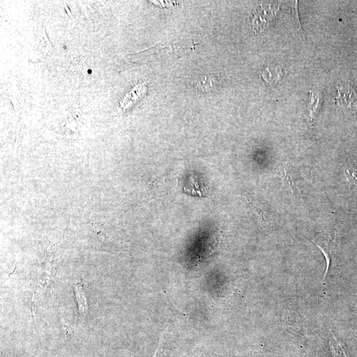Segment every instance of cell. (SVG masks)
<instances>
[{
    "instance_id": "obj_6",
    "label": "cell",
    "mask_w": 357,
    "mask_h": 357,
    "mask_svg": "<svg viewBox=\"0 0 357 357\" xmlns=\"http://www.w3.org/2000/svg\"><path fill=\"white\" fill-rule=\"evenodd\" d=\"M72 287L74 290L73 291L76 298L79 312L81 315H85L88 312V304L83 285L79 283H72Z\"/></svg>"
},
{
    "instance_id": "obj_8",
    "label": "cell",
    "mask_w": 357,
    "mask_h": 357,
    "mask_svg": "<svg viewBox=\"0 0 357 357\" xmlns=\"http://www.w3.org/2000/svg\"><path fill=\"white\" fill-rule=\"evenodd\" d=\"M344 175L350 186L357 187V170L351 162L347 161L344 165Z\"/></svg>"
},
{
    "instance_id": "obj_4",
    "label": "cell",
    "mask_w": 357,
    "mask_h": 357,
    "mask_svg": "<svg viewBox=\"0 0 357 357\" xmlns=\"http://www.w3.org/2000/svg\"><path fill=\"white\" fill-rule=\"evenodd\" d=\"M269 10L264 9V8H261L260 9L256 10L254 13L253 20H252V25H253V30L255 32H259L270 23V20L269 18L273 17V14L269 15Z\"/></svg>"
},
{
    "instance_id": "obj_2",
    "label": "cell",
    "mask_w": 357,
    "mask_h": 357,
    "mask_svg": "<svg viewBox=\"0 0 357 357\" xmlns=\"http://www.w3.org/2000/svg\"><path fill=\"white\" fill-rule=\"evenodd\" d=\"M279 167L285 184L287 185L293 194H297L298 191H300L298 189L297 174L296 173L293 165L285 161L281 163Z\"/></svg>"
},
{
    "instance_id": "obj_5",
    "label": "cell",
    "mask_w": 357,
    "mask_h": 357,
    "mask_svg": "<svg viewBox=\"0 0 357 357\" xmlns=\"http://www.w3.org/2000/svg\"><path fill=\"white\" fill-rule=\"evenodd\" d=\"M322 94L318 90L311 92L310 93L309 100L308 103V109L309 111V116L311 121L318 114L319 110L321 109V104H322Z\"/></svg>"
},
{
    "instance_id": "obj_7",
    "label": "cell",
    "mask_w": 357,
    "mask_h": 357,
    "mask_svg": "<svg viewBox=\"0 0 357 357\" xmlns=\"http://www.w3.org/2000/svg\"><path fill=\"white\" fill-rule=\"evenodd\" d=\"M329 348L333 357H347L343 344L336 339L333 333L329 338Z\"/></svg>"
},
{
    "instance_id": "obj_3",
    "label": "cell",
    "mask_w": 357,
    "mask_h": 357,
    "mask_svg": "<svg viewBox=\"0 0 357 357\" xmlns=\"http://www.w3.org/2000/svg\"><path fill=\"white\" fill-rule=\"evenodd\" d=\"M261 75L266 83L274 85L281 80L284 75V71L279 65L270 64L262 69Z\"/></svg>"
},
{
    "instance_id": "obj_9",
    "label": "cell",
    "mask_w": 357,
    "mask_h": 357,
    "mask_svg": "<svg viewBox=\"0 0 357 357\" xmlns=\"http://www.w3.org/2000/svg\"><path fill=\"white\" fill-rule=\"evenodd\" d=\"M294 7L293 8V15H292V22H293V30L295 34H300L302 35V27L301 25H300V22L299 20V18H298V8H297V2H295L294 4Z\"/></svg>"
},
{
    "instance_id": "obj_1",
    "label": "cell",
    "mask_w": 357,
    "mask_h": 357,
    "mask_svg": "<svg viewBox=\"0 0 357 357\" xmlns=\"http://www.w3.org/2000/svg\"><path fill=\"white\" fill-rule=\"evenodd\" d=\"M338 96L334 100L337 106L346 114H354L357 110V95L350 83L343 82L337 88Z\"/></svg>"
}]
</instances>
